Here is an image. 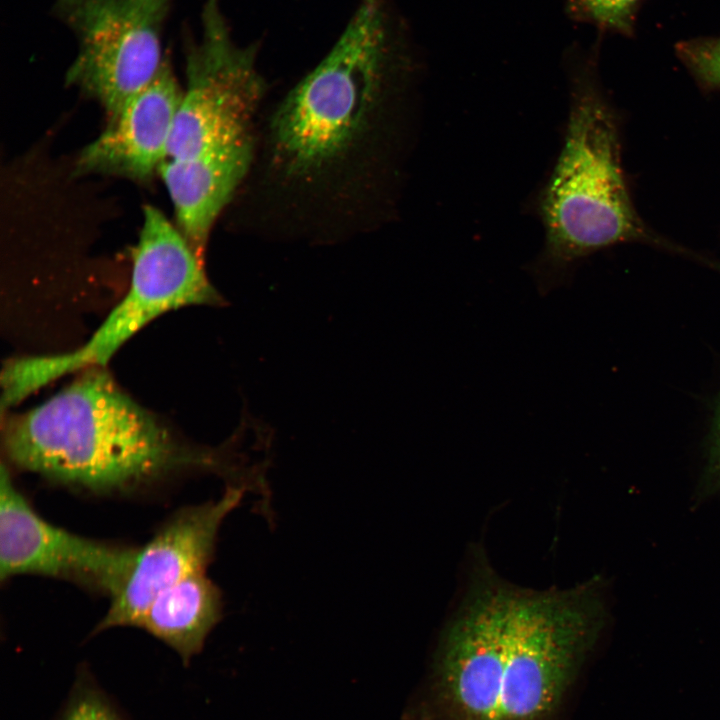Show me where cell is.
<instances>
[{
	"mask_svg": "<svg viewBox=\"0 0 720 720\" xmlns=\"http://www.w3.org/2000/svg\"><path fill=\"white\" fill-rule=\"evenodd\" d=\"M396 64L385 1L360 0L332 49L270 118L265 176L281 199L340 208L373 192L394 145Z\"/></svg>",
	"mask_w": 720,
	"mask_h": 720,
	"instance_id": "1",
	"label": "cell"
},
{
	"mask_svg": "<svg viewBox=\"0 0 720 720\" xmlns=\"http://www.w3.org/2000/svg\"><path fill=\"white\" fill-rule=\"evenodd\" d=\"M4 447L21 469L95 492L127 489L182 465L224 476L233 468L232 455L183 452L102 367L86 369L39 406L10 419Z\"/></svg>",
	"mask_w": 720,
	"mask_h": 720,
	"instance_id": "3",
	"label": "cell"
},
{
	"mask_svg": "<svg viewBox=\"0 0 720 720\" xmlns=\"http://www.w3.org/2000/svg\"><path fill=\"white\" fill-rule=\"evenodd\" d=\"M244 487L232 485L216 501L177 512L141 549L94 633L137 626L152 600L164 589L205 572L213 558L217 534L225 517L237 507Z\"/></svg>",
	"mask_w": 720,
	"mask_h": 720,
	"instance_id": "9",
	"label": "cell"
},
{
	"mask_svg": "<svg viewBox=\"0 0 720 720\" xmlns=\"http://www.w3.org/2000/svg\"><path fill=\"white\" fill-rule=\"evenodd\" d=\"M55 720H127V718L90 671L81 668Z\"/></svg>",
	"mask_w": 720,
	"mask_h": 720,
	"instance_id": "12",
	"label": "cell"
},
{
	"mask_svg": "<svg viewBox=\"0 0 720 720\" xmlns=\"http://www.w3.org/2000/svg\"><path fill=\"white\" fill-rule=\"evenodd\" d=\"M569 106L561 151L538 197L545 240L528 271L541 295L567 284L588 254L647 236L628 194L612 111L583 77L573 81Z\"/></svg>",
	"mask_w": 720,
	"mask_h": 720,
	"instance_id": "4",
	"label": "cell"
},
{
	"mask_svg": "<svg viewBox=\"0 0 720 720\" xmlns=\"http://www.w3.org/2000/svg\"><path fill=\"white\" fill-rule=\"evenodd\" d=\"M200 39L186 48V88L167 159L233 155L256 160V117L266 84L257 47L233 39L220 0H205Z\"/></svg>",
	"mask_w": 720,
	"mask_h": 720,
	"instance_id": "6",
	"label": "cell"
},
{
	"mask_svg": "<svg viewBox=\"0 0 720 720\" xmlns=\"http://www.w3.org/2000/svg\"><path fill=\"white\" fill-rule=\"evenodd\" d=\"M221 617V591L203 572L161 591L136 627L165 643L189 664Z\"/></svg>",
	"mask_w": 720,
	"mask_h": 720,
	"instance_id": "11",
	"label": "cell"
},
{
	"mask_svg": "<svg viewBox=\"0 0 720 720\" xmlns=\"http://www.w3.org/2000/svg\"><path fill=\"white\" fill-rule=\"evenodd\" d=\"M709 481L713 488L720 489V420L718 423L716 439L712 452V461L709 470Z\"/></svg>",
	"mask_w": 720,
	"mask_h": 720,
	"instance_id": "15",
	"label": "cell"
},
{
	"mask_svg": "<svg viewBox=\"0 0 720 720\" xmlns=\"http://www.w3.org/2000/svg\"><path fill=\"white\" fill-rule=\"evenodd\" d=\"M143 216L125 296L78 349L10 360L1 374L3 408L62 376L105 366L132 336L168 311L222 302L205 273L204 261L181 231L154 206H145Z\"/></svg>",
	"mask_w": 720,
	"mask_h": 720,
	"instance_id": "5",
	"label": "cell"
},
{
	"mask_svg": "<svg viewBox=\"0 0 720 720\" xmlns=\"http://www.w3.org/2000/svg\"><path fill=\"white\" fill-rule=\"evenodd\" d=\"M174 0H54L77 40L69 84L97 100L108 119L158 74L162 39Z\"/></svg>",
	"mask_w": 720,
	"mask_h": 720,
	"instance_id": "7",
	"label": "cell"
},
{
	"mask_svg": "<svg viewBox=\"0 0 720 720\" xmlns=\"http://www.w3.org/2000/svg\"><path fill=\"white\" fill-rule=\"evenodd\" d=\"M137 550V549H136ZM136 550L73 534L42 518L15 487L0 477V577L41 575L86 584L111 596L120 590Z\"/></svg>",
	"mask_w": 720,
	"mask_h": 720,
	"instance_id": "8",
	"label": "cell"
},
{
	"mask_svg": "<svg viewBox=\"0 0 720 720\" xmlns=\"http://www.w3.org/2000/svg\"><path fill=\"white\" fill-rule=\"evenodd\" d=\"M183 91L165 59L155 78L108 121L81 152L78 173H101L144 180L167 159Z\"/></svg>",
	"mask_w": 720,
	"mask_h": 720,
	"instance_id": "10",
	"label": "cell"
},
{
	"mask_svg": "<svg viewBox=\"0 0 720 720\" xmlns=\"http://www.w3.org/2000/svg\"><path fill=\"white\" fill-rule=\"evenodd\" d=\"M678 55L704 83L720 88V37L681 42Z\"/></svg>",
	"mask_w": 720,
	"mask_h": 720,
	"instance_id": "14",
	"label": "cell"
},
{
	"mask_svg": "<svg viewBox=\"0 0 720 720\" xmlns=\"http://www.w3.org/2000/svg\"><path fill=\"white\" fill-rule=\"evenodd\" d=\"M599 584L516 588L484 567L441 639L435 696L448 720H546L603 624Z\"/></svg>",
	"mask_w": 720,
	"mask_h": 720,
	"instance_id": "2",
	"label": "cell"
},
{
	"mask_svg": "<svg viewBox=\"0 0 720 720\" xmlns=\"http://www.w3.org/2000/svg\"><path fill=\"white\" fill-rule=\"evenodd\" d=\"M643 0H570L571 7L585 20L601 27L631 35Z\"/></svg>",
	"mask_w": 720,
	"mask_h": 720,
	"instance_id": "13",
	"label": "cell"
}]
</instances>
